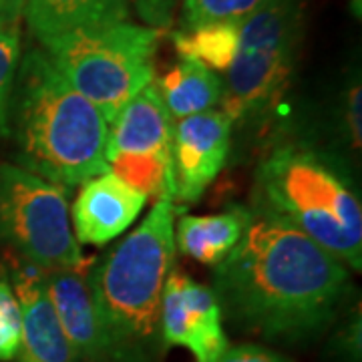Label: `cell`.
<instances>
[{
  "label": "cell",
  "instance_id": "obj_1",
  "mask_svg": "<svg viewBox=\"0 0 362 362\" xmlns=\"http://www.w3.org/2000/svg\"><path fill=\"white\" fill-rule=\"evenodd\" d=\"M221 314L272 342H302L334 320L350 290L349 266L284 221L254 218L214 270Z\"/></svg>",
  "mask_w": 362,
  "mask_h": 362
},
{
  "label": "cell",
  "instance_id": "obj_2",
  "mask_svg": "<svg viewBox=\"0 0 362 362\" xmlns=\"http://www.w3.org/2000/svg\"><path fill=\"white\" fill-rule=\"evenodd\" d=\"M11 135L18 168L65 189L109 171V125L40 49L18 63L11 101Z\"/></svg>",
  "mask_w": 362,
  "mask_h": 362
},
{
  "label": "cell",
  "instance_id": "obj_3",
  "mask_svg": "<svg viewBox=\"0 0 362 362\" xmlns=\"http://www.w3.org/2000/svg\"><path fill=\"white\" fill-rule=\"evenodd\" d=\"M175 258V206L156 202L147 218L103 258L87 280L111 362H157L161 298Z\"/></svg>",
  "mask_w": 362,
  "mask_h": 362
},
{
  "label": "cell",
  "instance_id": "obj_4",
  "mask_svg": "<svg viewBox=\"0 0 362 362\" xmlns=\"http://www.w3.org/2000/svg\"><path fill=\"white\" fill-rule=\"evenodd\" d=\"M252 211L296 228L344 266L362 270V206L346 168L306 141H282L262 157Z\"/></svg>",
  "mask_w": 362,
  "mask_h": 362
},
{
  "label": "cell",
  "instance_id": "obj_5",
  "mask_svg": "<svg viewBox=\"0 0 362 362\" xmlns=\"http://www.w3.org/2000/svg\"><path fill=\"white\" fill-rule=\"evenodd\" d=\"M159 37L157 28L121 21L45 40L42 51L111 125L119 111L151 85Z\"/></svg>",
  "mask_w": 362,
  "mask_h": 362
},
{
  "label": "cell",
  "instance_id": "obj_6",
  "mask_svg": "<svg viewBox=\"0 0 362 362\" xmlns=\"http://www.w3.org/2000/svg\"><path fill=\"white\" fill-rule=\"evenodd\" d=\"M302 33V0H270L240 25L220 101L233 125L264 121L284 99L296 73Z\"/></svg>",
  "mask_w": 362,
  "mask_h": 362
},
{
  "label": "cell",
  "instance_id": "obj_7",
  "mask_svg": "<svg viewBox=\"0 0 362 362\" xmlns=\"http://www.w3.org/2000/svg\"><path fill=\"white\" fill-rule=\"evenodd\" d=\"M0 240L39 270L85 264L69 220V189L11 163L0 165Z\"/></svg>",
  "mask_w": 362,
  "mask_h": 362
},
{
  "label": "cell",
  "instance_id": "obj_8",
  "mask_svg": "<svg viewBox=\"0 0 362 362\" xmlns=\"http://www.w3.org/2000/svg\"><path fill=\"white\" fill-rule=\"evenodd\" d=\"M211 288L177 270L169 272L161 298V340L165 350L183 346L197 362H211L230 342Z\"/></svg>",
  "mask_w": 362,
  "mask_h": 362
},
{
  "label": "cell",
  "instance_id": "obj_9",
  "mask_svg": "<svg viewBox=\"0 0 362 362\" xmlns=\"http://www.w3.org/2000/svg\"><path fill=\"white\" fill-rule=\"evenodd\" d=\"M232 133V119L216 109L173 121L171 161L175 199L192 204L204 195L226 165Z\"/></svg>",
  "mask_w": 362,
  "mask_h": 362
},
{
  "label": "cell",
  "instance_id": "obj_10",
  "mask_svg": "<svg viewBox=\"0 0 362 362\" xmlns=\"http://www.w3.org/2000/svg\"><path fill=\"white\" fill-rule=\"evenodd\" d=\"M147 197L117 177L113 171L95 175L81 185L71 207V228L81 246H103L119 238L139 218Z\"/></svg>",
  "mask_w": 362,
  "mask_h": 362
},
{
  "label": "cell",
  "instance_id": "obj_11",
  "mask_svg": "<svg viewBox=\"0 0 362 362\" xmlns=\"http://www.w3.org/2000/svg\"><path fill=\"white\" fill-rule=\"evenodd\" d=\"M11 286L21 306L18 362H78L47 296L42 270L13 258Z\"/></svg>",
  "mask_w": 362,
  "mask_h": 362
},
{
  "label": "cell",
  "instance_id": "obj_12",
  "mask_svg": "<svg viewBox=\"0 0 362 362\" xmlns=\"http://www.w3.org/2000/svg\"><path fill=\"white\" fill-rule=\"evenodd\" d=\"M89 264L78 268L42 270L45 290L66 342L78 362H111L105 346L101 324L90 298Z\"/></svg>",
  "mask_w": 362,
  "mask_h": 362
},
{
  "label": "cell",
  "instance_id": "obj_13",
  "mask_svg": "<svg viewBox=\"0 0 362 362\" xmlns=\"http://www.w3.org/2000/svg\"><path fill=\"white\" fill-rule=\"evenodd\" d=\"M173 119L161 101L156 85H147L109 125V156H171Z\"/></svg>",
  "mask_w": 362,
  "mask_h": 362
},
{
  "label": "cell",
  "instance_id": "obj_14",
  "mask_svg": "<svg viewBox=\"0 0 362 362\" xmlns=\"http://www.w3.org/2000/svg\"><path fill=\"white\" fill-rule=\"evenodd\" d=\"M254 218L250 207L232 206L211 216H183L177 221L175 247L204 266H218L244 238Z\"/></svg>",
  "mask_w": 362,
  "mask_h": 362
},
{
  "label": "cell",
  "instance_id": "obj_15",
  "mask_svg": "<svg viewBox=\"0 0 362 362\" xmlns=\"http://www.w3.org/2000/svg\"><path fill=\"white\" fill-rule=\"evenodd\" d=\"M25 16L42 45L73 30L127 21L129 0H26Z\"/></svg>",
  "mask_w": 362,
  "mask_h": 362
},
{
  "label": "cell",
  "instance_id": "obj_16",
  "mask_svg": "<svg viewBox=\"0 0 362 362\" xmlns=\"http://www.w3.org/2000/svg\"><path fill=\"white\" fill-rule=\"evenodd\" d=\"M156 87L173 121L211 111L221 101V78L192 59H181Z\"/></svg>",
  "mask_w": 362,
  "mask_h": 362
},
{
  "label": "cell",
  "instance_id": "obj_17",
  "mask_svg": "<svg viewBox=\"0 0 362 362\" xmlns=\"http://www.w3.org/2000/svg\"><path fill=\"white\" fill-rule=\"evenodd\" d=\"M175 51L180 52L181 59H192L207 69L216 71H228L232 65L238 40H240V25L238 23H214L180 30L173 37Z\"/></svg>",
  "mask_w": 362,
  "mask_h": 362
},
{
  "label": "cell",
  "instance_id": "obj_18",
  "mask_svg": "<svg viewBox=\"0 0 362 362\" xmlns=\"http://www.w3.org/2000/svg\"><path fill=\"white\" fill-rule=\"evenodd\" d=\"M107 165L147 199L175 202L171 156H109Z\"/></svg>",
  "mask_w": 362,
  "mask_h": 362
},
{
  "label": "cell",
  "instance_id": "obj_19",
  "mask_svg": "<svg viewBox=\"0 0 362 362\" xmlns=\"http://www.w3.org/2000/svg\"><path fill=\"white\" fill-rule=\"evenodd\" d=\"M270 0H183V30L214 23H238L258 13Z\"/></svg>",
  "mask_w": 362,
  "mask_h": 362
},
{
  "label": "cell",
  "instance_id": "obj_20",
  "mask_svg": "<svg viewBox=\"0 0 362 362\" xmlns=\"http://www.w3.org/2000/svg\"><path fill=\"white\" fill-rule=\"evenodd\" d=\"M21 63V37L16 28H0V141L11 135V101Z\"/></svg>",
  "mask_w": 362,
  "mask_h": 362
},
{
  "label": "cell",
  "instance_id": "obj_21",
  "mask_svg": "<svg viewBox=\"0 0 362 362\" xmlns=\"http://www.w3.org/2000/svg\"><path fill=\"white\" fill-rule=\"evenodd\" d=\"M21 346V306L13 286L0 280V362L13 361Z\"/></svg>",
  "mask_w": 362,
  "mask_h": 362
},
{
  "label": "cell",
  "instance_id": "obj_22",
  "mask_svg": "<svg viewBox=\"0 0 362 362\" xmlns=\"http://www.w3.org/2000/svg\"><path fill=\"white\" fill-rule=\"evenodd\" d=\"M211 362H292L284 354L264 349L258 344H235L226 346Z\"/></svg>",
  "mask_w": 362,
  "mask_h": 362
},
{
  "label": "cell",
  "instance_id": "obj_23",
  "mask_svg": "<svg viewBox=\"0 0 362 362\" xmlns=\"http://www.w3.org/2000/svg\"><path fill=\"white\" fill-rule=\"evenodd\" d=\"M361 78L352 81L346 90V99H344V129L349 137L350 145L358 151L361 149Z\"/></svg>",
  "mask_w": 362,
  "mask_h": 362
},
{
  "label": "cell",
  "instance_id": "obj_24",
  "mask_svg": "<svg viewBox=\"0 0 362 362\" xmlns=\"http://www.w3.org/2000/svg\"><path fill=\"white\" fill-rule=\"evenodd\" d=\"M175 4L177 0H133V6L141 16L143 23H147L157 30L171 26Z\"/></svg>",
  "mask_w": 362,
  "mask_h": 362
},
{
  "label": "cell",
  "instance_id": "obj_25",
  "mask_svg": "<svg viewBox=\"0 0 362 362\" xmlns=\"http://www.w3.org/2000/svg\"><path fill=\"white\" fill-rule=\"evenodd\" d=\"M26 0H0V28H16L25 16Z\"/></svg>",
  "mask_w": 362,
  "mask_h": 362
}]
</instances>
